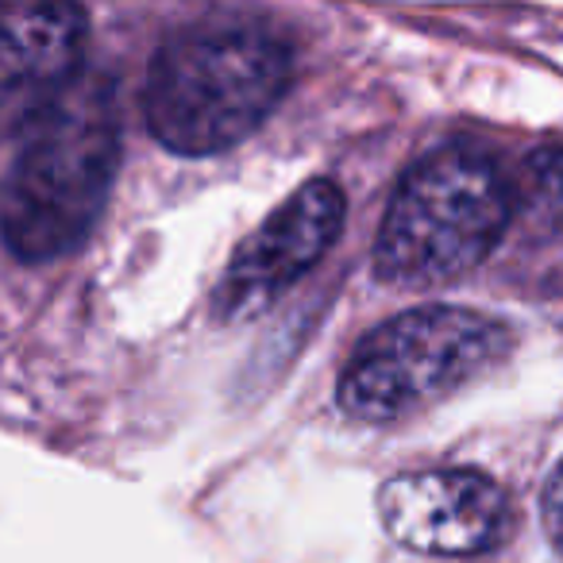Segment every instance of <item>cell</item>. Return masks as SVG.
Wrapping results in <instances>:
<instances>
[{
    "label": "cell",
    "mask_w": 563,
    "mask_h": 563,
    "mask_svg": "<svg viewBox=\"0 0 563 563\" xmlns=\"http://www.w3.org/2000/svg\"><path fill=\"white\" fill-rule=\"evenodd\" d=\"M294 81L290 43L263 24H197L158 47L143 112L163 147L201 158L243 143Z\"/></svg>",
    "instance_id": "cell-1"
},
{
    "label": "cell",
    "mask_w": 563,
    "mask_h": 563,
    "mask_svg": "<svg viewBox=\"0 0 563 563\" xmlns=\"http://www.w3.org/2000/svg\"><path fill=\"white\" fill-rule=\"evenodd\" d=\"M120 166V104L109 78H81L27 132L0 194V235L24 263L63 258L93 232Z\"/></svg>",
    "instance_id": "cell-2"
},
{
    "label": "cell",
    "mask_w": 563,
    "mask_h": 563,
    "mask_svg": "<svg viewBox=\"0 0 563 563\" xmlns=\"http://www.w3.org/2000/svg\"><path fill=\"white\" fill-rule=\"evenodd\" d=\"M514 194L486 151L448 143L417 158L378 228L375 271L394 286H444L475 271L506 235Z\"/></svg>",
    "instance_id": "cell-3"
},
{
    "label": "cell",
    "mask_w": 563,
    "mask_h": 563,
    "mask_svg": "<svg viewBox=\"0 0 563 563\" xmlns=\"http://www.w3.org/2000/svg\"><path fill=\"white\" fill-rule=\"evenodd\" d=\"M509 352L501 321L460 306L390 317L360 340L340 378V406L360 421H398L448 398Z\"/></svg>",
    "instance_id": "cell-4"
},
{
    "label": "cell",
    "mask_w": 563,
    "mask_h": 563,
    "mask_svg": "<svg viewBox=\"0 0 563 563\" xmlns=\"http://www.w3.org/2000/svg\"><path fill=\"white\" fill-rule=\"evenodd\" d=\"M378 517L398 544L424 555H483L509 532L506 490L467 467L390 478L378 494Z\"/></svg>",
    "instance_id": "cell-5"
},
{
    "label": "cell",
    "mask_w": 563,
    "mask_h": 563,
    "mask_svg": "<svg viewBox=\"0 0 563 563\" xmlns=\"http://www.w3.org/2000/svg\"><path fill=\"white\" fill-rule=\"evenodd\" d=\"M344 212V189L332 178H313L294 189L232 255L217 294L220 313L255 309L306 278L336 243Z\"/></svg>",
    "instance_id": "cell-6"
},
{
    "label": "cell",
    "mask_w": 563,
    "mask_h": 563,
    "mask_svg": "<svg viewBox=\"0 0 563 563\" xmlns=\"http://www.w3.org/2000/svg\"><path fill=\"white\" fill-rule=\"evenodd\" d=\"M86 12L0 4V143L24 135L81 81Z\"/></svg>",
    "instance_id": "cell-7"
},
{
    "label": "cell",
    "mask_w": 563,
    "mask_h": 563,
    "mask_svg": "<svg viewBox=\"0 0 563 563\" xmlns=\"http://www.w3.org/2000/svg\"><path fill=\"white\" fill-rule=\"evenodd\" d=\"M529 205L540 217L563 220V155L532 158L529 166Z\"/></svg>",
    "instance_id": "cell-8"
},
{
    "label": "cell",
    "mask_w": 563,
    "mask_h": 563,
    "mask_svg": "<svg viewBox=\"0 0 563 563\" xmlns=\"http://www.w3.org/2000/svg\"><path fill=\"white\" fill-rule=\"evenodd\" d=\"M544 529L552 537L555 552L563 555V460L555 463V471L544 483Z\"/></svg>",
    "instance_id": "cell-9"
}]
</instances>
